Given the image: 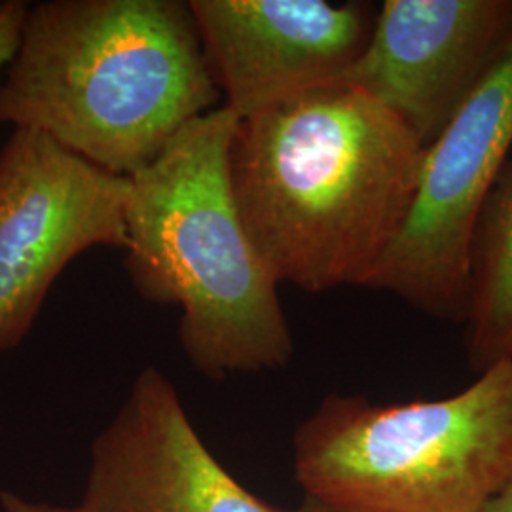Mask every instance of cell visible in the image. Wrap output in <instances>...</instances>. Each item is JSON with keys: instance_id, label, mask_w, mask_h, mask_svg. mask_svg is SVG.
I'll return each mask as SVG.
<instances>
[{"instance_id": "obj_1", "label": "cell", "mask_w": 512, "mask_h": 512, "mask_svg": "<svg viewBox=\"0 0 512 512\" xmlns=\"http://www.w3.org/2000/svg\"><path fill=\"white\" fill-rule=\"evenodd\" d=\"M425 147L344 80L239 120L230 186L277 285L363 287L403 230Z\"/></svg>"}, {"instance_id": "obj_2", "label": "cell", "mask_w": 512, "mask_h": 512, "mask_svg": "<svg viewBox=\"0 0 512 512\" xmlns=\"http://www.w3.org/2000/svg\"><path fill=\"white\" fill-rule=\"evenodd\" d=\"M219 101L186 0L31 2L0 80V122L126 179Z\"/></svg>"}, {"instance_id": "obj_3", "label": "cell", "mask_w": 512, "mask_h": 512, "mask_svg": "<svg viewBox=\"0 0 512 512\" xmlns=\"http://www.w3.org/2000/svg\"><path fill=\"white\" fill-rule=\"evenodd\" d=\"M236 126L222 105L186 124L129 177L126 202L129 281L148 302L181 308L184 355L213 380L281 368L294 353L279 285L232 194Z\"/></svg>"}, {"instance_id": "obj_4", "label": "cell", "mask_w": 512, "mask_h": 512, "mask_svg": "<svg viewBox=\"0 0 512 512\" xmlns=\"http://www.w3.org/2000/svg\"><path fill=\"white\" fill-rule=\"evenodd\" d=\"M294 476L332 511H482L512 476V359L446 399L330 395L294 435Z\"/></svg>"}, {"instance_id": "obj_5", "label": "cell", "mask_w": 512, "mask_h": 512, "mask_svg": "<svg viewBox=\"0 0 512 512\" xmlns=\"http://www.w3.org/2000/svg\"><path fill=\"white\" fill-rule=\"evenodd\" d=\"M512 154V35L448 126L425 148L416 200L366 289L461 321L476 219Z\"/></svg>"}, {"instance_id": "obj_6", "label": "cell", "mask_w": 512, "mask_h": 512, "mask_svg": "<svg viewBox=\"0 0 512 512\" xmlns=\"http://www.w3.org/2000/svg\"><path fill=\"white\" fill-rule=\"evenodd\" d=\"M129 179L16 128L0 148V355L33 329L76 256L126 251Z\"/></svg>"}, {"instance_id": "obj_7", "label": "cell", "mask_w": 512, "mask_h": 512, "mask_svg": "<svg viewBox=\"0 0 512 512\" xmlns=\"http://www.w3.org/2000/svg\"><path fill=\"white\" fill-rule=\"evenodd\" d=\"M207 69L239 120L340 80L361 55L368 2L188 0Z\"/></svg>"}, {"instance_id": "obj_8", "label": "cell", "mask_w": 512, "mask_h": 512, "mask_svg": "<svg viewBox=\"0 0 512 512\" xmlns=\"http://www.w3.org/2000/svg\"><path fill=\"white\" fill-rule=\"evenodd\" d=\"M512 35V0H385L340 80L395 114L427 148Z\"/></svg>"}, {"instance_id": "obj_9", "label": "cell", "mask_w": 512, "mask_h": 512, "mask_svg": "<svg viewBox=\"0 0 512 512\" xmlns=\"http://www.w3.org/2000/svg\"><path fill=\"white\" fill-rule=\"evenodd\" d=\"M82 512H291L258 499L200 439L175 389L154 366L95 437Z\"/></svg>"}, {"instance_id": "obj_10", "label": "cell", "mask_w": 512, "mask_h": 512, "mask_svg": "<svg viewBox=\"0 0 512 512\" xmlns=\"http://www.w3.org/2000/svg\"><path fill=\"white\" fill-rule=\"evenodd\" d=\"M467 353L478 372L512 359V154L476 219Z\"/></svg>"}, {"instance_id": "obj_11", "label": "cell", "mask_w": 512, "mask_h": 512, "mask_svg": "<svg viewBox=\"0 0 512 512\" xmlns=\"http://www.w3.org/2000/svg\"><path fill=\"white\" fill-rule=\"evenodd\" d=\"M29 0H0V74L8 69L21 42Z\"/></svg>"}, {"instance_id": "obj_12", "label": "cell", "mask_w": 512, "mask_h": 512, "mask_svg": "<svg viewBox=\"0 0 512 512\" xmlns=\"http://www.w3.org/2000/svg\"><path fill=\"white\" fill-rule=\"evenodd\" d=\"M0 511L2 512H82L80 507H61L44 501H33L14 492L0 494Z\"/></svg>"}, {"instance_id": "obj_13", "label": "cell", "mask_w": 512, "mask_h": 512, "mask_svg": "<svg viewBox=\"0 0 512 512\" xmlns=\"http://www.w3.org/2000/svg\"><path fill=\"white\" fill-rule=\"evenodd\" d=\"M480 512H512V476Z\"/></svg>"}, {"instance_id": "obj_14", "label": "cell", "mask_w": 512, "mask_h": 512, "mask_svg": "<svg viewBox=\"0 0 512 512\" xmlns=\"http://www.w3.org/2000/svg\"><path fill=\"white\" fill-rule=\"evenodd\" d=\"M291 512H338L332 511V509H327V507H323V505H319V503H313L310 499H306V503L300 507V509H296V511Z\"/></svg>"}]
</instances>
